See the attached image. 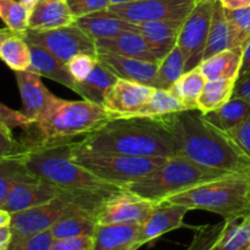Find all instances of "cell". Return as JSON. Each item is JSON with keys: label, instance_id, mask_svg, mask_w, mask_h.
Here are the masks:
<instances>
[{"label": "cell", "instance_id": "cell-39", "mask_svg": "<svg viewBox=\"0 0 250 250\" xmlns=\"http://www.w3.org/2000/svg\"><path fill=\"white\" fill-rule=\"evenodd\" d=\"M28 150L27 144L15 139L11 129L0 126V159L21 158Z\"/></svg>", "mask_w": 250, "mask_h": 250}, {"label": "cell", "instance_id": "cell-27", "mask_svg": "<svg viewBox=\"0 0 250 250\" xmlns=\"http://www.w3.org/2000/svg\"><path fill=\"white\" fill-rule=\"evenodd\" d=\"M229 49H234L233 37H232V32L229 28V21H227L226 14H225L224 6L217 0L215 4L211 26H210L209 37H208L203 60H207L216 54L229 50Z\"/></svg>", "mask_w": 250, "mask_h": 250}, {"label": "cell", "instance_id": "cell-50", "mask_svg": "<svg viewBox=\"0 0 250 250\" xmlns=\"http://www.w3.org/2000/svg\"><path fill=\"white\" fill-rule=\"evenodd\" d=\"M11 224V214L0 208V226H10Z\"/></svg>", "mask_w": 250, "mask_h": 250}, {"label": "cell", "instance_id": "cell-6", "mask_svg": "<svg viewBox=\"0 0 250 250\" xmlns=\"http://www.w3.org/2000/svg\"><path fill=\"white\" fill-rule=\"evenodd\" d=\"M111 194L114 193L62 190L55 199L45 204L23 211L14 212L11 214V224H10L12 232L11 243L33 234L49 231L59 220L72 212L87 211L95 215L103 203Z\"/></svg>", "mask_w": 250, "mask_h": 250}, {"label": "cell", "instance_id": "cell-30", "mask_svg": "<svg viewBox=\"0 0 250 250\" xmlns=\"http://www.w3.org/2000/svg\"><path fill=\"white\" fill-rule=\"evenodd\" d=\"M207 78L200 71L199 66L187 71L185 75L172 85L171 92L181 100L186 110L198 109V100L203 92Z\"/></svg>", "mask_w": 250, "mask_h": 250}, {"label": "cell", "instance_id": "cell-18", "mask_svg": "<svg viewBox=\"0 0 250 250\" xmlns=\"http://www.w3.org/2000/svg\"><path fill=\"white\" fill-rule=\"evenodd\" d=\"M95 45L98 53L114 54L155 63L160 62L151 44L138 31H127L112 38L98 39L95 41Z\"/></svg>", "mask_w": 250, "mask_h": 250}, {"label": "cell", "instance_id": "cell-13", "mask_svg": "<svg viewBox=\"0 0 250 250\" xmlns=\"http://www.w3.org/2000/svg\"><path fill=\"white\" fill-rule=\"evenodd\" d=\"M153 89L143 83L119 78L107 92L103 106L111 119L134 117L146 104Z\"/></svg>", "mask_w": 250, "mask_h": 250}, {"label": "cell", "instance_id": "cell-51", "mask_svg": "<svg viewBox=\"0 0 250 250\" xmlns=\"http://www.w3.org/2000/svg\"><path fill=\"white\" fill-rule=\"evenodd\" d=\"M11 33H12V31H10L7 27H5V28H0V42H1L5 37H7L9 34H11Z\"/></svg>", "mask_w": 250, "mask_h": 250}, {"label": "cell", "instance_id": "cell-29", "mask_svg": "<svg viewBox=\"0 0 250 250\" xmlns=\"http://www.w3.org/2000/svg\"><path fill=\"white\" fill-rule=\"evenodd\" d=\"M0 60L14 72L29 70L32 56L28 42L12 32L0 42Z\"/></svg>", "mask_w": 250, "mask_h": 250}, {"label": "cell", "instance_id": "cell-35", "mask_svg": "<svg viewBox=\"0 0 250 250\" xmlns=\"http://www.w3.org/2000/svg\"><path fill=\"white\" fill-rule=\"evenodd\" d=\"M29 15L31 9L20 0H0V20L14 33L24 37L28 31Z\"/></svg>", "mask_w": 250, "mask_h": 250}, {"label": "cell", "instance_id": "cell-55", "mask_svg": "<svg viewBox=\"0 0 250 250\" xmlns=\"http://www.w3.org/2000/svg\"><path fill=\"white\" fill-rule=\"evenodd\" d=\"M246 216H248V219L250 220V211L248 212V214H247V215H246Z\"/></svg>", "mask_w": 250, "mask_h": 250}, {"label": "cell", "instance_id": "cell-5", "mask_svg": "<svg viewBox=\"0 0 250 250\" xmlns=\"http://www.w3.org/2000/svg\"><path fill=\"white\" fill-rule=\"evenodd\" d=\"M234 173L204 167L180 155H172L146 177L129 183L124 189L155 203L189 190L204 183Z\"/></svg>", "mask_w": 250, "mask_h": 250}, {"label": "cell", "instance_id": "cell-56", "mask_svg": "<svg viewBox=\"0 0 250 250\" xmlns=\"http://www.w3.org/2000/svg\"><path fill=\"white\" fill-rule=\"evenodd\" d=\"M246 250H250V246H249V247H248V248H247Z\"/></svg>", "mask_w": 250, "mask_h": 250}, {"label": "cell", "instance_id": "cell-7", "mask_svg": "<svg viewBox=\"0 0 250 250\" xmlns=\"http://www.w3.org/2000/svg\"><path fill=\"white\" fill-rule=\"evenodd\" d=\"M165 202L181 204L189 210L214 212L225 220L243 217L250 211L248 183L242 173L204 183L172 195Z\"/></svg>", "mask_w": 250, "mask_h": 250}, {"label": "cell", "instance_id": "cell-1", "mask_svg": "<svg viewBox=\"0 0 250 250\" xmlns=\"http://www.w3.org/2000/svg\"><path fill=\"white\" fill-rule=\"evenodd\" d=\"M161 120L172 136L175 155L221 172L243 173L248 170V156L229 134L208 122L198 109L182 110Z\"/></svg>", "mask_w": 250, "mask_h": 250}, {"label": "cell", "instance_id": "cell-53", "mask_svg": "<svg viewBox=\"0 0 250 250\" xmlns=\"http://www.w3.org/2000/svg\"><path fill=\"white\" fill-rule=\"evenodd\" d=\"M242 175L246 177L247 180V183H248V194H249V199H250V166L248 167V170L246 171V172H243Z\"/></svg>", "mask_w": 250, "mask_h": 250}, {"label": "cell", "instance_id": "cell-17", "mask_svg": "<svg viewBox=\"0 0 250 250\" xmlns=\"http://www.w3.org/2000/svg\"><path fill=\"white\" fill-rule=\"evenodd\" d=\"M97 58L117 78L143 83L153 88L158 87L159 63L106 53H98Z\"/></svg>", "mask_w": 250, "mask_h": 250}, {"label": "cell", "instance_id": "cell-12", "mask_svg": "<svg viewBox=\"0 0 250 250\" xmlns=\"http://www.w3.org/2000/svg\"><path fill=\"white\" fill-rule=\"evenodd\" d=\"M158 204L122 189L103 203L95 219L98 225H143Z\"/></svg>", "mask_w": 250, "mask_h": 250}, {"label": "cell", "instance_id": "cell-3", "mask_svg": "<svg viewBox=\"0 0 250 250\" xmlns=\"http://www.w3.org/2000/svg\"><path fill=\"white\" fill-rule=\"evenodd\" d=\"M75 141L41 143L29 146L21 161L38 180L70 192L116 193L124 188L103 181L72 159Z\"/></svg>", "mask_w": 250, "mask_h": 250}, {"label": "cell", "instance_id": "cell-24", "mask_svg": "<svg viewBox=\"0 0 250 250\" xmlns=\"http://www.w3.org/2000/svg\"><path fill=\"white\" fill-rule=\"evenodd\" d=\"M208 122L225 133H229L250 117V103L243 98L232 95L231 99L219 109L203 114Z\"/></svg>", "mask_w": 250, "mask_h": 250}, {"label": "cell", "instance_id": "cell-33", "mask_svg": "<svg viewBox=\"0 0 250 250\" xmlns=\"http://www.w3.org/2000/svg\"><path fill=\"white\" fill-rule=\"evenodd\" d=\"M186 58L177 45L159 62L158 87L161 89H171L172 85L185 75Z\"/></svg>", "mask_w": 250, "mask_h": 250}, {"label": "cell", "instance_id": "cell-4", "mask_svg": "<svg viewBox=\"0 0 250 250\" xmlns=\"http://www.w3.org/2000/svg\"><path fill=\"white\" fill-rule=\"evenodd\" d=\"M109 112L103 105L88 100H65L55 97L45 114L29 125L26 141L28 146L41 143L72 141L90 133L110 121Z\"/></svg>", "mask_w": 250, "mask_h": 250}, {"label": "cell", "instance_id": "cell-45", "mask_svg": "<svg viewBox=\"0 0 250 250\" xmlns=\"http://www.w3.org/2000/svg\"><path fill=\"white\" fill-rule=\"evenodd\" d=\"M93 237L54 239L49 250H92Z\"/></svg>", "mask_w": 250, "mask_h": 250}, {"label": "cell", "instance_id": "cell-54", "mask_svg": "<svg viewBox=\"0 0 250 250\" xmlns=\"http://www.w3.org/2000/svg\"><path fill=\"white\" fill-rule=\"evenodd\" d=\"M132 1H139V0H111V5L124 4V2H132Z\"/></svg>", "mask_w": 250, "mask_h": 250}, {"label": "cell", "instance_id": "cell-21", "mask_svg": "<svg viewBox=\"0 0 250 250\" xmlns=\"http://www.w3.org/2000/svg\"><path fill=\"white\" fill-rule=\"evenodd\" d=\"M141 225H98L92 250H138Z\"/></svg>", "mask_w": 250, "mask_h": 250}, {"label": "cell", "instance_id": "cell-36", "mask_svg": "<svg viewBox=\"0 0 250 250\" xmlns=\"http://www.w3.org/2000/svg\"><path fill=\"white\" fill-rule=\"evenodd\" d=\"M21 158L0 159V207L4 203L10 188L21 181L34 180L22 165Z\"/></svg>", "mask_w": 250, "mask_h": 250}, {"label": "cell", "instance_id": "cell-23", "mask_svg": "<svg viewBox=\"0 0 250 250\" xmlns=\"http://www.w3.org/2000/svg\"><path fill=\"white\" fill-rule=\"evenodd\" d=\"M29 44V43H28ZM31 46V66L29 71L37 73L41 77H46L51 81L60 83L68 89L76 90V82L70 75L66 63L59 60L58 58L45 50L44 48L34 44H29Z\"/></svg>", "mask_w": 250, "mask_h": 250}, {"label": "cell", "instance_id": "cell-42", "mask_svg": "<svg viewBox=\"0 0 250 250\" xmlns=\"http://www.w3.org/2000/svg\"><path fill=\"white\" fill-rule=\"evenodd\" d=\"M76 20L109 9L111 0H66Z\"/></svg>", "mask_w": 250, "mask_h": 250}, {"label": "cell", "instance_id": "cell-43", "mask_svg": "<svg viewBox=\"0 0 250 250\" xmlns=\"http://www.w3.org/2000/svg\"><path fill=\"white\" fill-rule=\"evenodd\" d=\"M31 122L26 119L22 111L10 109L6 105L0 103V126L14 131L15 128H28Z\"/></svg>", "mask_w": 250, "mask_h": 250}, {"label": "cell", "instance_id": "cell-37", "mask_svg": "<svg viewBox=\"0 0 250 250\" xmlns=\"http://www.w3.org/2000/svg\"><path fill=\"white\" fill-rule=\"evenodd\" d=\"M225 14L233 37L234 49L244 50L250 39V6L234 10L225 9Z\"/></svg>", "mask_w": 250, "mask_h": 250}, {"label": "cell", "instance_id": "cell-25", "mask_svg": "<svg viewBox=\"0 0 250 250\" xmlns=\"http://www.w3.org/2000/svg\"><path fill=\"white\" fill-rule=\"evenodd\" d=\"M243 49H229L203 60L199 65L200 71L207 81L238 80L241 71Z\"/></svg>", "mask_w": 250, "mask_h": 250}, {"label": "cell", "instance_id": "cell-26", "mask_svg": "<svg viewBox=\"0 0 250 250\" xmlns=\"http://www.w3.org/2000/svg\"><path fill=\"white\" fill-rule=\"evenodd\" d=\"M117 80V76L98 60L93 72L82 82H76L75 92L84 100L103 105L107 92Z\"/></svg>", "mask_w": 250, "mask_h": 250}, {"label": "cell", "instance_id": "cell-2", "mask_svg": "<svg viewBox=\"0 0 250 250\" xmlns=\"http://www.w3.org/2000/svg\"><path fill=\"white\" fill-rule=\"evenodd\" d=\"M80 150L146 158L175 155L172 136L161 119H111L95 131L75 142Z\"/></svg>", "mask_w": 250, "mask_h": 250}, {"label": "cell", "instance_id": "cell-10", "mask_svg": "<svg viewBox=\"0 0 250 250\" xmlns=\"http://www.w3.org/2000/svg\"><path fill=\"white\" fill-rule=\"evenodd\" d=\"M217 0H197L186 17L177 46L186 58V72L198 67L204 59L212 15Z\"/></svg>", "mask_w": 250, "mask_h": 250}, {"label": "cell", "instance_id": "cell-44", "mask_svg": "<svg viewBox=\"0 0 250 250\" xmlns=\"http://www.w3.org/2000/svg\"><path fill=\"white\" fill-rule=\"evenodd\" d=\"M229 134L239 150L250 159V117Z\"/></svg>", "mask_w": 250, "mask_h": 250}, {"label": "cell", "instance_id": "cell-20", "mask_svg": "<svg viewBox=\"0 0 250 250\" xmlns=\"http://www.w3.org/2000/svg\"><path fill=\"white\" fill-rule=\"evenodd\" d=\"M185 20H161L136 24V27L137 31L151 44L154 53L161 61L177 45V39Z\"/></svg>", "mask_w": 250, "mask_h": 250}, {"label": "cell", "instance_id": "cell-49", "mask_svg": "<svg viewBox=\"0 0 250 250\" xmlns=\"http://www.w3.org/2000/svg\"><path fill=\"white\" fill-rule=\"evenodd\" d=\"M250 70V39L248 42V44L246 45L243 50V58H242V65H241V71H239V76H243L244 73L248 72Z\"/></svg>", "mask_w": 250, "mask_h": 250}, {"label": "cell", "instance_id": "cell-22", "mask_svg": "<svg viewBox=\"0 0 250 250\" xmlns=\"http://www.w3.org/2000/svg\"><path fill=\"white\" fill-rule=\"evenodd\" d=\"M76 24H78L94 41L112 38L127 31H137L136 24L120 19L107 9L80 17L76 20Z\"/></svg>", "mask_w": 250, "mask_h": 250}, {"label": "cell", "instance_id": "cell-47", "mask_svg": "<svg viewBox=\"0 0 250 250\" xmlns=\"http://www.w3.org/2000/svg\"><path fill=\"white\" fill-rule=\"evenodd\" d=\"M12 241V232L10 226H0V250H9Z\"/></svg>", "mask_w": 250, "mask_h": 250}, {"label": "cell", "instance_id": "cell-48", "mask_svg": "<svg viewBox=\"0 0 250 250\" xmlns=\"http://www.w3.org/2000/svg\"><path fill=\"white\" fill-rule=\"evenodd\" d=\"M220 4L229 10L241 9V7L250 6V0H219Z\"/></svg>", "mask_w": 250, "mask_h": 250}, {"label": "cell", "instance_id": "cell-46", "mask_svg": "<svg viewBox=\"0 0 250 250\" xmlns=\"http://www.w3.org/2000/svg\"><path fill=\"white\" fill-rule=\"evenodd\" d=\"M234 97L243 98L250 103V70L238 77L233 90Z\"/></svg>", "mask_w": 250, "mask_h": 250}, {"label": "cell", "instance_id": "cell-15", "mask_svg": "<svg viewBox=\"0 0 250 250\" xmlns=\"http://www.w3.org/2000/svg\"><path fill=\"white\" fill-rule=\"evenodd\" d=\"M15 76L22 100V114L34 124L45 114L55 95L44 85L41 76L32 71H19Z\"/></svg>", "mask_w": 250, "mask_h": 250}, {"label": "cell", "instance_id": "cell-16", "mask_svg": "<svg viewBox=\"0 0 250 250\" xmlns=\"http://www.w3.org/2000/svg\"><path fill=\"white\" fill-rule=\"evenodd\" d=\"M190 211L187 207L175 203L161 202L143 225H141L138 234L139 248L144 244L156 241L164 234L185 226V217Z\"/></svg>", "mask_w": 250, "mask_h": 250}, {"label": "cell", "instance_id": "cell-31", "mask_svg": "<svg viewBox=\"0 0 250 250\" xmlns=\"http://www.w3.org/2000/svg\"><path fill=\"white\" fill-rule=\"evenodd\" d=\"M182 110H186L185 105L170 89L154 88L146 104L139 110L136 116L161 119V117L176 114Z\"/></svg>", "mask_w": 250, "mask_h": 250}, {"label": "cell", "instance_id": "cell-32", "mask_svg": "<svg viewBox=\"0 0 250 250\" xmlns=\"http://www.w3.org/2000/svg\"><path fill=\"white\" fill-rule=\"evenodd\" d=\"M236 82L234 80L207 81L198 100V110L205 114L222 106L233 95Z\"/></svg>", "mask_w": 250, "mask_h": 250}, {"label": "cell", "instance_id": "cell-11", "mask_svg": "<svg viewBox=\"0 0 250 250\" xmlns=\"http://www.w3.org/2000/svg\"><path fill=\"white\" fill-rule=\"evenodd\" d=\"M197 0H139L110 5L109 11L133 24L161 20H185Z\"/></svg>", "mask_w": 250, "mask_h": 250}, {"label": "cell", "instance_id": "cell-52", "mask_svg": "<svg viewBox=\"0 0 250 250\" xmlns=\"http://www.w3.org/2000/svg\"><path fill=\"white\" fill-rule=\"evenodd\" d=\"M20 1H21L22 4L26 5L27 7H29V9H32V7H33L34 5L39 1V0H20Z\"/></svg>", "mask_w": 250, "mask_h": 250}, {"label": "cell", "instance_id": "cell-19", "mask_svg": "<svg viewBox=\"0 0 250 250\" xmlns=\"http://www.w3.org/2000/svg\"><path fill=\"white\" fill-rule=\"evenodd\" d=\"M76 23L66 0H39L31 9L28 29L48 31Z\"/></svg>", "mask_w": 250, "mask_h": 250}, {"label": "cell", "instance_id": "cell-41", "mask_svg": "<svg viewBox=\"0 0 250 250\" xmlns=\"http://www.w3.org/2000/svg\"><path fill=\"white\" fill-rule=\"evenodd\" d=\"M54 238L50 229L10 244L9 250H49Z\"/></svg>", "mask_w": 250, "mask_h": 250}, {"label": "cell", "instance_id": "cell-38", "mask_svg": "<svg viewBox=\"0 0 250 250\" xmlns=\"http://www.w3.org/2000/svg\"><path fill=\"white\" fill-rule=\"evenodd\" d=\"M227 220H222L215 225L195 227V233L187 250H216L222 238Z\"/></svg>", "mask_w": 250, "mask_h": 250}, {"label": "cell", "instance_id": "cell-9", "mask_svg": "<svg viewBox=\"0 0 250 250\" xmlns=\"http://www.w3.org/2000/svg\"><path fill=\"white\" fill-rule=\"evenodd\" d=\"M24 39L29 44L44 48L63 63L80 54L98 55L94 39L76 23L48 31L28 29L24 33Z\"/></svg>", "mask_w": 250, "mask_h": 250}, {"label": "cell", "instance_id": "cell-40", "mask_svg": "<svg viewBox=\"0 0 250 250\" xmlns=\"http://www.w3.org/2000/svg\"><path fill=\"white\" fill-rule=\"evenodd\" d=\"M98 63V58L95 55H89V54H80L76 55L66 63L67 70L75 82H82L84 81Z\"/></svg>", "mask_w": 250, "mask_h": 250}, {"label": "cell", "instance_id": "cell-28", "mask_svg": "<svg viewBox=\"0 0 250 250\" xmlns=\"http://www.w3.org/2000/svg\"><path fill=\"white\" fill-rule=\"evenodd\" d=\"M97 226L98 224L94 214L87 211H77L59 220L51 227L50 232L54 239L93 237Z\"/></svg>", "mask_w": 250, "mask_h": 250}, {"label": "cell", "instance_id": "cell-14", "mask_svg": "<svg viewBox=\"0 0 250 250\" xmlns=\"http://www.w3.org/2000/svg\"><path fill=\"white\" fill-rule=\"evenodd\" d=\"M63 189L55 187L45 181L34 178L31 181H21L10 188L4 203L0 208L10 214L23 211L38 205L45 204L55 199Z\"/></svg>", "mask_w": 250, "mask_h": 250}, {"label": "cell", "instance_id": "cell-8", "mask_svg": "<svg viewBox=\"0 0 250 250\" xmlns=\"http://www.w3.org/2000/svg\"><path fill=\"white\" fill-rule=\"evenodd\" d=\"M72 159L103 181L125 188L160 167L167 158H146L120 154L89 153L80 150L73 144Z\"/></svg>", "mask_w": 250, "mask_h": 250}, {"label": "cell", "instance_id": "cell-34", "mask_svg": "<svg viewBox=\"0 0 250 250\" xmlns=\"http://www.w3.org/2000/svg\"><path fill=\"white\" fill-rule=\"evenodd\" d=\"M249 246L250 220L248 216L227 220V226L216 250H246Z\"/></svg>", "mask_w": 250, "mask_h": 250}]
</instances>
